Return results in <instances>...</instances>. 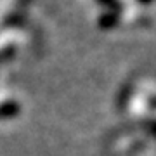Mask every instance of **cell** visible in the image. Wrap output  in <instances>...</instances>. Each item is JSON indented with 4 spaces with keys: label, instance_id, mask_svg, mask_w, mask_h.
Listing matches in <instances>:
<instances>
[{
    "label": "cell",
    "instance_id": "6da1fadb",
    "mask_svg": "<svg viewBox=\"0 0 156 156\" xmlns=\"http://www.w3.org/2000/svg\"><path fill=\"white\" fill-rule=\"evenodd\" d=\"M19 113V104L17 102H5L0 106V118H11Z\"/></svg>",
    "mask_w": 156,
    "mask_h": 156
},
{
    "label": "cell",
    "instance_id": "7a4b0ae2",
    "mask_svg": "<svg viewBox=\"0 0 156 156\" xmlns=\"http://www.w3.org/2000/svg\"><path fill=\"white\" fill-rule=\"evenodd\" d=\"M115 23H116V11L102 16V19H101V24L102 26H115Z\"/></svg>",
    "mask_w": 156,
    "mask_h": 156
},
{
    "label": "cell",
    "instance_id": "3957f363",
    "mask_svg": "<svg viewBox=\"0 0 156 156\" xmlns=\"http://www.w3.org/2000/svg\"><path fill=\"white\" fill-rule=\"evenodd\" d=\"M99 2H101V4H104V5H108V7H111L113 12H115V9H118V7H120L118 0H99Z\"/></svg>",
    "mask_w": 156,
    "mask_h": 156
},
{
    "label": "cell",
    "instance_id": "277c9868",
    "mask_svg": "<svg viewBox=\"0 0 156 156\" xmlns=\"http://www.w3.org/2000/svg\"><path fill=\"white\" fill-rule=\"evenodd\" d=\"M151 132H153V134H156V122L153 123V127H151Z\"/></svg>",
    "mask_w": 156,
    "mask_h": 156
},
{
    "label": "cell",
    "instance_id": "5b68a950",
    "mask_svg": "<svg viewBox=\"0 0 156 156\" xmlns=\"http://www.w3.org/2000/svg\"><path fill=\"white\" fill-rule=\"evenodd\" d=\"M139 2H142V4H149L151 0H139Z\"/></svg>",
    "mask_w": 156,
    "mask_h": 156
}]
</instances>
